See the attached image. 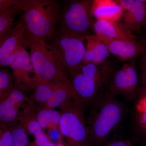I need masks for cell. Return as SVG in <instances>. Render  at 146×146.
Returning a JSON list of instances; mask_svg holds the SVG:
<instances>
[{"label": "cell", "mask_w": 146, "mask_h": 146, "mask_svg": "<svg viewBox=\"0 0 146 146\" xmlns=\"http://www.w3.org/2000/svg\"><path fill=\"white\" fill-rule=\"evenodd\" d=\"M29 100L23 92L12 88L0 101V123L9 127L19 122L21 112Z\"/></svg>", "instance_id": "cell-10"}, {"label": "cell", "mask_w": 146, "mask_h": 146, "mask_svg": "<svg viewBox=\"0 0 146 146\" xmlns=\"http://www.w3.org/2000/svg\"><path fill=\"white\" fill-rule=\"evenodd\" d=\"M91 0L70 2L63 8L58 30L80 36L88 35L93 29Z\"/></svg>", "instance_id": "cell-6"}, {"label": "cell", "mask_w": 146, "mask_h": 146, "mask_svg": "<svg viewBox=\"0 0 146 146\" xmlns=\"http://www.w3.org/2000/svg\"><path fill=\"white\" fill-rule=\"evenodd\" d=\"M84 108L76 96L59 109V129L66 146H87L91 142Z\"/></svg>", "instance_id": "cell-3"}, {"label": "cell", "mask_w": 146, "mask_h": 146, "mask_svg": "<svg viewBox=\"0 0 146 146\" xmlns=\"http://www.w3.org/2000/svg\"><path fill=\"white\" fill-rule=\"evenodd\" d=\"M19 0H0V15L18 4Z\"/></svg>", "instance_id": "cell-26"}, {"label": "cell", "mask_w": 146, "mask_h": 146, "mask_svg": "<svg viewBox=\"0 0 146 146\" xmlns=\"http://www.w3.org/2000/svg\"></svg>", "instance_id": "cell-33"}, {"label": "cell", "mask_w": 146, "mask_h": 146, "mask_svg": "<svg viewBox=\"0 0 146 146\" xmlns=\"http://www.w3.org/2000/svg\"><path fill=\"white\" fill-rule=\"evenodd\" d=\"M0 146H13V137L10 129L0 123Z\"/></svg>", "instance_id": "cell-24"}, {"label": "cell", "mask_w": 146, "mask_h": 146, "mask_svg": "<svg viewBox=\"0 0 146 146\" xmlns=\"http://www.w3.org/2000/svg\"><path fill=\"white\" fill-rule=\"evenodd\" d=\"M93 29L96 35L101 41L110 40L129 41L137 39L130 31L123 28L118 22L96 21Z\"/></svg>", "instance_id": "cell-14"}, {"label": "cell", "mask_w": 146, "mask_h": 146, "mask_svg": "<svg viewBox=\"0 0 146 146\" xmlns=\"http://www.w3.org/2000/svg\"><path fill=\"white\" fill-rule=\"evenodd\" d=\"M141 78L146 92V50L145 51L141 56Z\"/></svg>", "instance_id": "cell-27"}, {"label": "cell", "mask_w": 146, "mask_h": 146, "mask_svg": "<svg viewBox=\"0 0 146 146\" xmlns=\"http://www.w3.org/2000/svg\"><path fill=\"white\" fill-rule=\"evenodd\" d=\"M13 137V146H29L27 131L20 123L9 127Z\"/></svg>", "instance_id": "cell-22"}, {"label": "cell", "mask_w": 146, "mask_h": 146, "mask_svg": "<svg viewBox=\"0 0 146 146\" xmlns=\"http://www.w3.org/2000/svg\"><path fill=\"white\" fill-rule=\"evenodd\" d=\"M68 76L53 80L49 81L41 82L33 89L31 100L39 105H43L48 102L55 89L62 82L68 79Z\"/></svg>", "instance_id": "cell-19"}, {"label": "cell", "mask_w": 146, "mask_h": 146, "mask_svg": "<svg viewBox=\"0 0 146 146\" xmlns=\"http://www.w3.org/2000/svg\"><path fill=\"white\" fill-rule=\"evenodd\" d=\"M29 48L39 83L67 76L48 44L31 35Z\"/></svg>", "instance_id": "cell-7"}, {"label": "cell", "mask_w": 146, "mask_h": 146, "mask_svg": "<svg viewBox=\"0 0 146 146\" xmlns=\"http://www.w3.org/2000/svg\"><path fill=\"white\" fill-rule=\"evenodd\" d=\"M87 123L91 142L100 143L122 119L123 109L120 103L106 93Z\"/></svg>", "instance_id": "cell-5"}, {"label": "cell", "mask_w": 146, "mask_h": 146, "mask_svg": "<svg viewBox=\"0 0 146 146\" xmlns=\"http://www.w3.org/2000/svg\"><path fill=\"white\" fill-rule=\"evenodd\" d=\"M13 28H11L0 34V47L6 39L9 36L13 31Z\"/></svg>", "instance_id": "cell-29"}, {"label": "cell", "mask_w": 146, "mask_h": 146, "mask_svg": "<svg viewBox=\"0 0 146 146\" xmlns=\"http://www.w3.org/2000/svg\"><path fill=\"white\" fill-rule=\"evenodd\" d=\"M36 105L30 99L21 112L19 122L34 137V141L29 143V146H48L50 141L48 135L35 117Z\"/></svg>", "instance_id": "cell-12"}, {"label": "cell", "mask_w": 146, "mask_h": 146, "mask_svg": "<svg viewBox=\"0 0 146 146\" xmlns=\"http://www.w3.org/2000/svg\"><path fill=\"white\" fill-rule=\"evenodd\" d=\"M48 146H66V145L63 140H62L57 143H54L52 142H50Z\"/></svg>", "instance_id": "cell-30"}, {"label": "cell", "mask_w": 146, "mask_h": 146, "mask_svg": "<svg viewBox=\"0 0 146 146\" xmlns=\"http://www.w3.org/2000/svg\"><path fill=\"white\" fill-rule=\"evenodd\" d=\"M31 34L21 17L13 31L0 47V60L18 52L21 49L29 48Z\"/></svg>", "instance_id": "cell-11"}, {"label": "cell", "mask_w": 146, "mask_h": 146, "mask_svg": "<svg viewBox=\"0 0 146 146\" xmlns=\"http://www.w3.org/2000/svg\"><path fill=\"white\" fill-rule=\"evenodd\" d=\"M20 11L17 4L0 15V34L12 28L16 16Z\"/></svg>", "instance_id": "cell-21"}, {"label": "cell", "mask_w": 146, "mask_h": 146, "mask_svg": "<svg viewBox=\"0 0 146 146\" xmlns=\"http://www.w3.org/2000/svg\"><path fill=\"white\" fill-rule=\"evenodd\" d=\"M24 23L32 36L46 42L55 34L60 6L55 0H19Z\"/></svg>", "instance_id": "cell-1"}, {"label": "cell", "mask_w": 146, "mask_h": 146, "mask_svg": "<svg viewBox=\"0 0 146 146\" xmlns=\"http://www.w3.org/2000/svg\"><path fill=\"white\" fill-rule=\"evenodd\" d=\"M76 96L70 80L68 78L62 82L55 89L45 104L40 106L51 109L57 108L60 109Z\"/></svg>", "instance_id": "cell-18"}, {"label": "cell", "mask_w": 146, "mask_h": 146, "mask_svg": "<svg viewBox=\"0 0 146 146\" xmlns=\"http://www.w3.org/2000/svg\"><path fill=\"white\" fill-rule=\"evenodd\" d=\"M91 11L97 21L117 22L122 17L123 10L118 1L94 0Z\"/></svg>", "instance_id": "cell-16"}, {"label": "cell", "mask_w": 146, "mask_h": 146, "mask_svg": "<svg viewBox=\"0 0 146 146\" xmlns=\"http://www.w3.org/2000/svg\"><path fill=\"white\" fill-rule=\"evenodd\" d=\"M14 87L12 74L7 69H0V101Z\"/></svg>", "instance_id": "cell-23"}, {"label": "cell", "mask_w": 146, "mask_h": 146, "mask_svg": "<svg viewBox=\"0 0 146 146\" xmlns=\"http://www.w3.org/2000/svg\"><path fill=\"white\" fill-rule=\"evenodd\" d=\"M12 71L14 87L24 93L33 91L39 83L33 68L30 54L22 48L10 65Z\"/></svg>", "instance_id": "cell-9"}, {"label": "cell", "mask_w": 146, "mask_h": 146, "mask_svg": "<svg viewBox=\"0 0 146 146\" xmlns=\"http://www.w3.org/2000/svg\"><path fill=\"white\" fill-rule=\"evenodd\" d=\"M146 146L145 145V146Z\"/></svg>", "instance_id": "cell-32"}, {"label": "cell", "mask_w": 146, "mask_h": 146, "mask_svg": "<svg viewBox=\"0 0 146 146\" xmlns=\"http://www.w3.org/2000/svg\"><path fill=\"white\" fill-rule=\"evenodd\" d=\"M106 88V93L113 98L118 95L133 98L138 89V76L134 64L125 63L120 69L114 70Z\"/></svg>", "instance_id": "cell-8"}, {"label": "cell", "mask_w": 146, "mask_h": 146, "mask_svg": "<svg viewBox=\"0 0 146 146\" xmlns=\"http://www.w3.org/2000/svg\"><path fill=\"white\" fill-rule=\"evenodd\" d=\"M107 146H131V145L129 141L127 140H120L113 141Z\"/></svg>", "instance_id": "cell-28"}, {"label": "cell", "mask_w": 146, "mask_h": 146, "mask_svg": "<svg viewBox=\"0 0 146 146\" xmlns=\"http://www.w3.org/2000/svg\"><path fill=\"white\" fill-rule=\"evenodd\" d=\"M85 36L58 30L49 45L58 63L65 73L75 72L83 65L86 48Z\"/></svg>", "instance_id": "cell-4"}, {"label": "cell", "mask_w": 146, "mask_h": 146, "mask_svg": "<svg viewBox=\"0 0 146 146\" xmlns=\"http://www.w3.org/2000/svg\"><path fill=\"white\" fill-rule=\"evenodd\" d=\"M86 42L84 64L100 65L106 62L110 53L106 45L95 35H88L85 36Z\"/></svg>", "instance_id": "cell-17"}, {"label": "cell", "mask_w": 146, "mask_h": 146, "mask_svg": "<svg viewBox=\"0 0 146 146\" xmlns=\"http://www.w3.org/2000/svg\"><path fill=\"white\" fill-rule=\"evenodd\" d=\"M47 135L50 142H52L54 143H57L63 140V137L61 136L59 128H58L50 129H49L48 134Z\"/></svg>", "instance_id": "cell-25"}, {"label": "cell", "mask_w": 146, "mask_h": 146, "mask_svg": "<svg viewBox=\"0 0 146 146\" xmlns=\"http://www.w3.org/2000/svg\"><path fill=\"white\" fill-rule=\"evenodd\" d=\"M35 116L43 129L59 128L61 115L60 111L40 105H36Z\"/></svg>", "instance_id": "cell-20"}, {"label": "cell", "mask_w": 146, "mask_h": 146, "mask_svg": "<svg viewBox=\"0 0 146 146\" xmlns=\"http://www.w3.org/2000/svg\"><path fill=\"white\" fill-rule=\"evenodd\" d=\"M145 3H146V1H145ZM144 27H146V22H145V26H144Z\"/></svg>", "instance_id": "cell-31"}, {"label": "cell", "mask_w": 146, "mask_h": 146, "mask_svg": "<svg viewBox=\"0 0 146 146\" xmlns=\"http://www.w3.org/2000/svg\"><path fill=\"white\" fill-rule=\"evenodd\" d=\"M114 70L112 65L106 61L100 65L84 64L78 71L70 75L73 89L84 106L99 98Z\"/></svg>", "instance_id": "cell-2"}, {"label": "cell", "mask_w": 146, "mask_h": 146, "mask_svg": "<svg viewBox=\"0 0 146 146\" xmlns=\"http://www.w3.org/2000/svg\"><path fill=\"white\" fill-rule=\"evenodd\" d=\"M123 21L119 23L121 26L127 31L138 32L146 21L145 1L134 0L130 7L123 15Z\"/></svg>", "instance_id": "cell-15"}, {"label": "cell", "mask_w": 146, "mask_h": 146, "mask_svg": "<svg viewBox=\"0 0 146 146\" xmlns=\"http://www.w3.org/2000/svg\"><path fill=\"white\" fill-rule=\"evenodd\" d=\"M102 42L107 46L110 53L121 61L132 60L141 56L146 50V45L137 39L129 41L110 40Z\"/></svg>", "instance_id": "cell-13"}]
</instances>
